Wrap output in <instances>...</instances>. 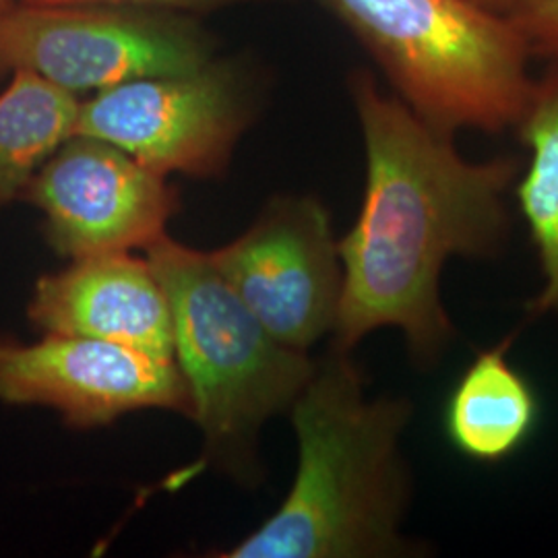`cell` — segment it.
<instances>
[{"mask_svg": "<svg viewBox=\"0 0 558 558\" xmlns=\"http://www.w3.org/2000/svg\"><path fill=\"white\" fill-rule=\"evenodd\" d=\"M27 317L44 333L106 339L174 360L170 302L147 257L108 253L73 259L36 281Z\"/></svg>", "mask_w": 558, "mask_h": 558, "instance_id": "cell-10", "label": "cell"}, {"mask_svg": "<svg viewBox=\"0 0 558 558\" xmlns=\"http://www.w3.org/2000/svg\"><path fill=\"white\" fill-rule=\"evenodd\" d=\"M17 0H0V13H4L9 7H13Z\"/></svg>", "mask_w": 558, "mask_h": 558, "instance_id": "cell-17", "label": "cell"}, {"mask_svg": "<svg viewBox=\"0 0 558 558\" xmlns=\"http://www.w3.org/2000/svg\"><path fill=\"white\" fill-rule=\"evenodd\" d=\"M23 201L44 218V236L66 259L147 248L166 236L179 191L106 141L73 135L29 182Z\"/></svg>", "mask_w": 558, "mask_h": 558, "instance_id": "cell-8", "label": "cell"}, {"mask_svg": "<svg viewBox=\"0 0 558 558\" xmlns=\"http://www.w3.org/2000/svg\"><path fill=\"white\" fill-rule=\"evenodd\" d=\"M338 242L319 199L286 195L269 201L242 236L207 257L279 343L306 352L333 333L338 320Z\"/></svg>", "mask_w": 558, "mask_h": 558, "instance_id": "cell-7", "label": "cell"}, {"mask_svg": "<svg viewBox=\"0 0 558 558\" xmlns=\"http://www.w3.org/2000/svg\"><path fill=\"white\" fill-rule=\"evenodd\" d=\"M527 149V163L513 195L538 257L539 286L527 302V315L558 313V62H546L536 75L525 112L515 126Z\"/></svg>", "mask_w": 558, "mask_h": 558, "instance_id": "cell-12", "label": "cell"}, {"mask_svg": "<svg viewBox=\"0 0 558 558\" xmlns=\"http://www.w3.org/2000/svg\"><path fill=\"white\" fill-rule=\"evenodd\" d=\"M299 470L278 511L221 558L422 555L403 536L412 478L401 437L412 401L368 398L352 352L331 348L290 408Z\"/></svg>", "mask_w": 558, "mask_h": 558, "instance_id": "cell-2", "label": "cell"}, {"mask_svg": "<svg viewBox=\"0 0 558 558\" xmlns=\"http://www.w3.org/2000/svg\"><path fill=\"white\" fill-rule=\"evenodd\" d=\"M0 401L52 408L73 428L104 426L137 410H172L191 418L177 360L59 333L34 343L0 339Z\"/></svg>", "mask_w": 558, "mask_h": 558, "instance_id": "cell-9", "label": "cell"}, {"mask_svg": "<svg viewBox=\"0 0 558 558\" xmlns=\"http://www.w3.org/2000/svg\"><path fill=\"white\" fill-rule=\"evenodd\" d=\"M77 96L34 73H13L0 92V209L23 201L29 182L75 135Z\"/></svg>", "mask_w": 558, "mask_h": 558, "instance_id": "cell-13", "label": "cell"}, {"mask_svg": "<svg viewBox=\"0 0 558 558\" xmlns=\"http://www.w3.org/2000/svg\"><path fill=\"white\" fill-rule=\"evenodd\" d=\"M255 85L226 60L124 81L81 101L77 135L117 145L158 174L214 179L255 119Z\"/></svg>", "mask_w": 558, "mask_h": 558, "instance_id": "cell-6", "label": "cell"}, {"mask_svg": "<svg viewBox=\"0 0 558 558\" xmlns=\"http://www.w3.org/2000/svg\"><path fill=\"white\" fill-rule=\"evenodd\" d=\"M350 96L366 151V186L359 218L338 242L333 348L352 352L373 331L396 327L414 362L433 366L456 338L440 296L442 269L458 257L502 253L521 161L465 158L456 135L420 119L371 71L350 77Z\"/></svg>", "mask_w": 558, "mask_h": 558, "instance_id": "cell-1", "label": "cell"}, {"mask_svg": "<svg viewBox=\"0 0 558 558\" xmlns=\"http://www.w3.org/2000/svg\"><path fill=\"white\" fill-rule=\"evenodd\" d=\"M29 4H89V7H120V9H141V11H161V13H180V15H205L221 9L239 4H257V2H276V0H21Z\"/></svg>", "mask_w": 558, "mask_h": 558, "instance_id": "cell-15", "label": "cell"}, {"mask_svg": "<svg viewBox=\"0 0 558 558\" xmlns=\"http://www.w3.org/2000/svg\"><path fill=\"white\" fill-rule=\"evenodd\" d=\"M145 251L170 302L174 360L189 389L191 420L205 439L203 463L255 484L263 424L292 408L317 362L279 343L207 253L168 236Z\"/></svg>", "mask_w": 558, "mask_h": 558, "instance_id": "cell-3", "label": "cell"}, {"mask_svg": "<svg viewBox=\"0 0 558 558\" xmlns=\"http://www.w3.org/2000/svg\"><path fill=\"white\" fill-rule=\"evenodd\" d=\"M379 64L393 94L456 135L515 129L536 75L509 15L470 0H319Z\"/></svg>", "mask_w": 558, "mask_h": 558, "instance_id": "cell-4", "label": "cell"}, {"mask_svg": "<svg viewBox=\"0 0 558 558\" xmlns=\"http://www.w3.org/2000/svg\"><path fill=\"white\" fill-rule=\"evenodd\" d=\"M470 2L480 4V7H484V9H490V11H495V13L507 15L509 11L518 9L519 4H523V2H527V0H470Z\"/></svg>", "mask_w": 558, "mask_h": 558, "instance_id": "cell-16", "label": "cell"}, {"mask_svg": "<svg viewBox=\"0 0 558 558\" xmlns=\"http://www.w3.org/2000/svg\"><path fill=\"white\" fill-rule=\"evenodd\" d=\"M534 59L558 62V0H527L507 13Z\"/></svg>", "mask_w": 558, "mask_h": 558, "instance_id": "cell-14", "label": "cell"}, {"mask_svg": "<svg viewBox=\"0 0 558 558\" xmlns=\"http://www.w3.org/2000/svg\"><path fill=\"white\" fill-rule=\"evenodd\" d=\"M515 333L480 350L442 405L449 445L474 463L497 465L534 439L542 401L534 383L511 360Z\"/></svg>", "mask_w": 558, "mask_h": 558, "instance_id": "cell-11", "label": "cell"}, {"mask_svg": "<svg viewBox=\"0 0 558 558\" xmlns=\"http://www.w3.org/2000/svg\"><path fill=\"white\" fill-rule=\"evenodd\" d=\"M214 59V36L191 15L21 0L0 13V80L25 71L73 96L193 73Z\"/></svg>", "mask_w": 558, "mask_h": 558, "instance_id": "cell-5", "label": "cell"}]
</instances>
